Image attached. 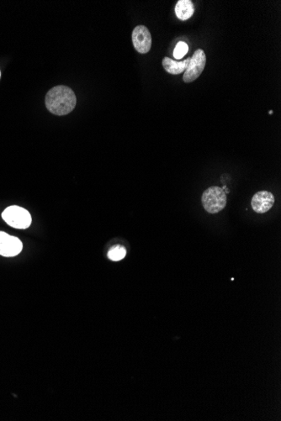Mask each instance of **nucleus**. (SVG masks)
I'll use <instances>...</instances> for the list:
<instances>
[{"label":"nucleus","mask_w":281,"mask_h":421,"mask_svg":"<svg viewBox=\"0 0 281 421\" xmlns=\"http://www.w3.org/2000/svg\"><path fill=\"white\" fill-rule=\"evenodd\" d=\"M125 255H126V250H125L124 246H121V245L112 246L110 249V251H108V258L111 261H114V262L122 260L123 258H125Z\"/></svg>","instance_id":"obj_10"},{"label":"nucleus","mask_w":281,"mask_h":421,"mask_svg":"<svg viewBox=\"0 0 281 421\" xmlns=\"http://www.w3.org/2000/svg\"><path fill=\"white\" fill-rule=\"evenodd\" d=\"M206 64V53L202 49H197L193 57H190L188 67L184 72L183 77L184 83H190L196 81L203 73Z\"/></svg>","instance_id":"obj_4"},{"label":"nucleus","mask_w":281,"mask_h":421,"mask_svg":"<svg viewBox=\"0 0 281 421\" xmlns=\"http://www.w3.org/2000/svg\"><path fill=\"white\" fill-rule=\"evenodd\" d=\"M46 106L56 115H66L74 110L77 104L75 93L67 86L59 85L49 90L46 96Z\"/></svg>","instance_id":"obj_1"},{"label":"nucleus","mask_w":281,"mask_h":421,"mask_svg":"<svg viewBox=\"0 0 281 421\" xmlns=\"http://www.w3.org/2000/svg\"><path fill=\"white\" fill-rule=\"evenodd\" d=\"M274 196L269 191H260L253 195L251 205L257 214L266 213L274 204Z\"/></svg>","instance_id":"obj_7"},{"label":"nucleus","mask_w":281,"mask_h":421,"mask_svg":"<svg viewBox=\"0 0 281 421\" xmlns=\"http://www.w3.org/2000/svg\"><path fill=\"white\" fill-rule=\"evenodd\" d=\"M2 218L15 229H27L31 224V214L19 206H10L3 212Z\"/></svg>","instance_id":"obj_3"},{"label":"nucleus","mask_w":281,"mask_h":421,"mask_svg":"<svg viewBox=\"0 0 281 421\" xmlns=\"http://www.w3.org/2000/svg\"><path fill=\"white\" fill-rule=\"evenodd\" d=\"M269 114H273V111H272V110H271V111H269Z\"/></svg>","instance_id":"obj_12"},{"label":"nucleus","mask_w":281,"mask_h":421,"mask_svg":"<svg viewBox=\"0 0 281 421\" xmlns=\"http://www.w3.org/2000/svg\"><path fill=\"white\" fill-rule=\"evenodd\" d=\"M189 61H190V57L184 60L182 62H176L169 57H164L162 64H163V68L167 73L172 74V75H179L185 72L189 65Z\"/></svg>","instance_id":"obj_8"},{"label":"nucleus","mask_w":281,"mask_h":421,"mask_svg":"<svg viewBox=\"0 0 281 421\" xmlns=\"http://www.w3.org/2000/svg\"><path fill=\"white\" fill-rule=\"evenodd\" d=\"M133 43L135 49L141 54H146L152 48V36L148 29L138 26L133 31Z\"/></svg>","instance_id":"obj_6"},{"label":"nucleus","mask_w":281,"mask_h":421,"mask_svg":"<svg viewBox=\"0 0 281 421\" xmlns=\"http://www.w3.org/2000/svg\"><path fill=\"white\" fill-rule=\"evenodd\" d=\"M201 202L208 213H219L227 205V194L222 188L212 186L204 192Z\"/></svg>","instance_id":"obj_2"},{"label":"nucleus","mask_w":281,"mask_h":421,"mask_svg":"<svg viewBox=\"0 0 281 421\" xmlns=\"http://www.w3.org/2000/svg\"><path fill=\"white\" fill-rule=\"evenodd\" d=\"M188 51H189V45H187V43L180 41L175 46L174 57H175V59H182L183 57L187 54Z\"/></svg>","instance_id":"obj_11"},{"label":"nucleus","mask_w":281,"mask_h":421,"mask_svg":"<svg viewBox=\"0 0 281 421\" xmlns=\"http://www.w3.org/2000/svg\"><path fill=\"white\" fill-rule=\"evenodd\" d=\"M0 76H1V73H0Z\"/></svg>","instance_id":"obj_13"},{"label":"nucleus","mask_w":281,"mask_h":421,"mask_svg":"<svg viewBox=\"0 0 281 421\" xmlns=\"http://www.w3.org/2000/svg\"><path fill=\"white\" fill-rule=\"evenodd\" d=\"M23 245L20 240L5 232L0 231V255L12 258L21 252Z\"/></svg>","instance_id":"obj_5"},{"label":"nucleus","mask_w":281,"mask_h":421,"mask_svg":"<svg viewBox=\"0 0 281 421\" xmlns=\"http://www.w3.org/2000/svg\"><path fill=\"white\" fill-rule=\"evenodd\" d=\"M194 13V5L191 0H179L175 5V14L181 20L191 18Z\"/></svg>","instance_id":"obj_9"}]
</instances>
